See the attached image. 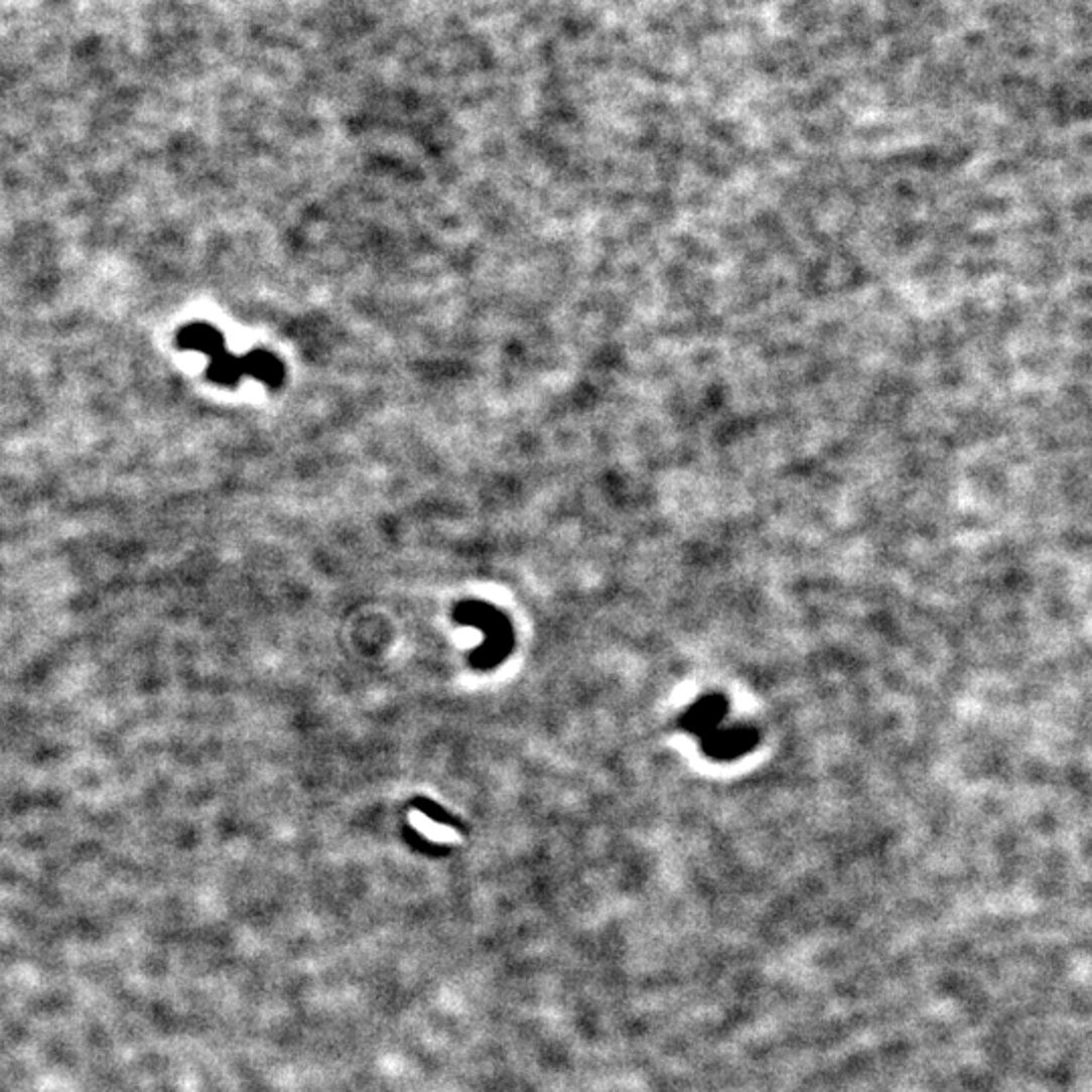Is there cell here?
<instances>
[{
  "mask_svg": "<svg viewBox=\"0 0 1092 1092\" xmlns=\"http://www.w3.org/2000/svg\"><path fill=\"white\" fill-rule=\"evenodd\" d=\"M178 343H180L182 349L204 353L209 359L225 349L223 334L219 330H215L213 326H207V324H192V326L184 328L180 332V336H178Z\"/></svg>",
  "mask_w": 1092,
  "mask_h": 1092,
  "instance_id": "obj_1",
  "label": "cell"
},
{
  "mask_svg": "<svg viewBox=\"0 0 1092 1092\" xmlns=\"http://www.w3.org/2000/svg\"><path fill=\"white\" fill-rule=\"evenodd\" d=\"M209 379L221 385H235L245 375V361L229 355L225 349L209 359Z\"/></svg>",
  "mask_w": 1092,
  "mask_h": 1092,
  "instance_id": "obj_2",
  "label": "cell"
},
{
  "mask_svg": "<svg viewBox=\"0 0 1092 1092\" xmlns=\"http://www.w3.org/2000/svg\"><path fill=\"white\" fill-rule=\"evenodd\" d=\"M245 375H253L265 383H278L282 379V365L267 353H251L245 359Z\"/></svg>",
  "mask_w": 1092,
  "mask_h": 1092,
  "instance_id": "obj_3",
  "label": "cell"
}]
</instances>
